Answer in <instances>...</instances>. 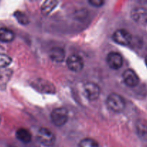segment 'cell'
I'll use <instances>...</instances> for the list:
<instances>
[{"label":"cell","mask_w":147,"mask_h":147,"mask_svg":"<svg viewBox=\"0 0 147 147\" xmlns=\"http://www.w3.org/2000/svg\"><path fill=\"white\" fill-rule=\"evenodd\" d=\"M108 109L115 113H120L125 107V101L123 98L118 93H110L106 99Z\"/></svg>","instance_id":"cell-1"},{"label":"cell","mask_w":147,"mask_h":147,"mask_svg":"<svg viewBox=\"0 0 147 147\" xmlns=\"http://www.w3.org/2000/svg\"><path fill=\"white\" fill-rule=\"evenodd\" d=\"M69 115L68 111L64 108H57L52 111L50 113V119L55 126H60L66 124L68 121Z\"/></svg>","instance_id":"cell-2"},{"label":"cell","mask_w":147,"mask_h":147,"mask_svg":"<svg viewBox=\"0 0 147 147\" xmlns=\"http://www.w3.org/2000/svg\"><path fill=\"white\" fill-rule=\"evenodd\" d=\"M37 140L46 146H51L56 142V136L53 132L46 128H40L37 134Z\"/></svg>","instance_id":"cell-3"},{"label":"cell","mask_w":147,"mask_h":147,"mask_svg":"<svg viewBox=\"0 0 147 147\" xmlns=\"http://www.w3.org/2000/svg\"><path fill=\"white\" fill-rule=\"evenodd\" d=\"M112 40L117 44L122 46L128 45L132 40V35L131 33L124 29H119L115 30L112 34Z\"/></svg>","instance_id":"cell-4"},{"label":"cell","mask_w":147,"mask_h":147,"mask_svg":"<svg viewBox=\"0 0 147 147\" xmlns=\"http://www.w3.org/2000/svg\"><path fill=\"white\" fill-rule=\"evenodd\" d=\"M84 93L88 100H95L100 95V88L96 83L87 82L84 86Z\"/></svg>","instance_id":"cell-5"},{"label":"cell","mask_w":147,"mask_h":147,"mask_svg":"<svg viewBox=\"0 0 147 147\" xmlns=\"http://www.w3.org/2000/svg\"><path fill=\"white\" fill-rule=\"evenodd\" d=\"M68 68L73 72H79L83 69L84 63L81 56L78 55H71L66 61Z\"/></svg>","instance_id":"cell-6"},{"label":"cell","mask_w":147,"mask_h":147,"mask_svg":"<svg viewBox=\"0 0 147 147\" xmlns=\"http://www.w3.org/2000/svg\"><path fill=\"white\" fill-rule=\"evenodd\" d=\"M107 63L108 66L111 69L113 70H118L120 69L123 63V60L121 56L118 53L116 52H111L107 55Z\"/></svg>","instance_id":"cell-7"},{"label":"cell","mask_w":147,"mask_h":147,"mask_svg":"<svg viewBox=\"0 0 147 147\" xmlns=\"http://www.w3.org/2000/svg\"><path fill=\"white\" fill-rule=\"evenodd\" d=\"M122 79L124 83L129 87H135L139 83V78L135 71L131 69L125 70L122 73Z\"/></svg>","instance_id":"cell-8"},{"label":"cell","mask_w":147,"mask_h":147,"mask_svg":"<svg viewBox=\"0 0 147 147\" xmlns=\"http://www.w3.org/2000/svg\"><path fill=\"white\" fill-rule=\"evenodd\" d=\"M133 20L138 24L147 22V11L143 7H135L131 11Z\"/></svg>","instance_id":"cell-9"},{"label":"cell","mask_w":147,"mask_h":147,"mask_svg":"<svg viewBox=\"0 0 147 147\" xmlns=\"http://www.w3.org/2000/svg\"><path fill=\"white\" fill-rule=\"evenodd\" d=\"M65 53L64 50L60 47H54L50 50L49 56L50 58L55 63H61L64 60Z\"/></svg>","instance_id":"cell-10"},{"label":"cell","mask_w":147,"mask_h":147,"mask_svg":"<svg viewBox=\"0 0 147 147\" xmlns=\"http://www.w3.org/2000/svg\"><path fill=\"white\" fill-rule=\"evenodd\" d=\"M12 70L9 68H0V89L4 90L6 88L12 76Z\"/></svg>","instance_id":"cell-11"},{"label":"cell","mask_w":147,"mask_h":147,"mask_svg":"<svg viewBox=\"0 0 147 147\" xmlns=\"http://www.w3.org/2000/svg\"><path fill=\"white\" fill-rule=\"evenodd\" d=\"M14 37H15V34L12 30L6 28V27L0 28V42H10L13 41Z\"/></svg>","instance_id":"cell-12"},{"label":"cell","mask_w":147,"mask_h":147,"mask_svg":"<svg viewBox=\"0 0 147 147\" xmlns=\"http://www.w3.org/2000/svg\"><path fill=\"white\" fill-rule=\"evenodd\" d=\"M16 137L23 143H29L32 139V134L30 131L24 128H20L16 131Z\"/></svg>","instance_id":"cell-13"},{"label":"cell","mask_w":147,"mask_h":147,"mask_svg":"<svg viewBox=\"0 0 147 147\" xmlns=\"http://www.w3.org/2000/svg\"><path fill=\"white\" fill-rule=\"evenodd\" d=\"M35 87L37 88L39 90L45 92V93H54L55 88L53 85L49 82L44 80H38L35 84Z\"/></svg>","instance_id":"cell-14"},{"label":"cell","mask_w":147,"mask_h":147,"mask_svg":"<svg viewBox=\"0 0 147 147\" xmlns=\"http://www.w3.org/2000/svg\"><path fill=\"white\" fill-rule=\"evenodd\" d=\"M59 2L56 1H46L43 2L41 7V12L43 15H48L56 7Z\"/></svg>","instance_id":"cell-15"},{"label":"cell","mask_w":147,"mask_h":147,"mask_svg":"<svg viewBox=\"0 0 147 147\" xmlns=\"http://www.w3.org/2000/svg\"><path fill=\"white\" fill-rule=\"evenodd\" d=\"M137 133L141 137H147V123L144 121H138L136 123Z\"/></svg>","instance_id":"cell-16"},{"label":"cell","mask_w":147,"mask_h":147,"mask_svg":"<svg viewBox=\"0 0 147 147\" xmlns=\"http://www.w3.org/2000/svg\"><path fill=\"white\" fill-rule=\"evenodd\" d=\"M79 147H99L97 142L91 138L82 139L79 143Z\"/></svg>","instance_id":"cell-17"},{"label":"cell","mask_w":147,"mask_h":147,"mask_svg":"<svg viewBox=\"0 0 147 147\" xmlns=\"http://www.w3.org/2000/svg\"><path fill=\"white\" fill-rule=\"evenodd\" d=\"M14 17H15L16 20L18 21V22L20 24H23V25H25L29 23V20L28 17L25 15V14L20 11H17L14 12Z\"/></svg>","instance_id":"cell-18"},{"label":"cell","mask_w":147,"mask_h":147,"mask_svg":"<svg viewBox=\"0 0 147 147\" xmlns=\"http://www.w3.org/2000/svg\"><path fill=\"white\" fill-rule=\"evenodd\" d=\"M12 63V58L9 55L0 53V68H6Z\"/></svg>","instance_id":"cell-19"},{"label":"cell","mask_w":147,"mask_h":147,"mask_svg":"<svg viewBox=\"0 0 147 147\" xmlns=\"http://www.w3.org/2000/svg\"><path fill=\"white\" fill-rule=\"evenodd\" d=\"M89 3L94 7H101L103 5L104 1L101 0H91V1H89Z\"/></svg>","instance_id":"cell-20"},{"label":"cell","mask_w":147,"mask_h":147,"mask_svg":"<svg viewBox=\"0 0 147 147\" xmlns=\"http://www.w3.org/2000/svg\"><path fill=\"white\" fill-rule=\"evenodd\" d=\"M145 63H146V65L147 67V55L146 56V58H145Z\"/></svg>","instance_id":"cell-21"},{"label":"cell","mask_w":147,"mask_h":147,"mask_svg":"<svg viewBox=\"0 0 147 147\" xmlns=\"http://www.w3.org/2000/svg\"><path fill=\"white\" fill-rule=\"evenodd\" d=\"M1 115H0V123H1Z\"/></svg>","instance_id":"cell-22"},{"label":"cell","mask_w":147,"mask_h":147,"mask_svg":"<svg viewBox=\"0 0 147 147\" xmlns=\"http://www.w3.org/2000/svg\"><path fill=\"white\" fill-rule=\"evenodd\" d=\"M8 147H14V146H8Z\"/></svg>","instance_id":"cell-23"}]
</instances>
